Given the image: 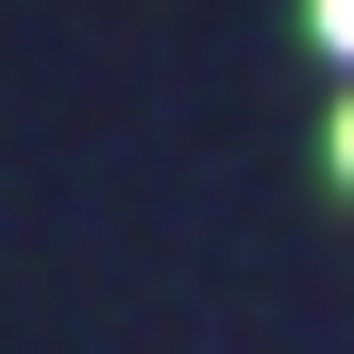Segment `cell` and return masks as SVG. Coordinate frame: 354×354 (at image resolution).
Returning a JSON list of instances; mask_svg holds the SVG:
<instances>
[{
    "label": "cell",
    "mask_w": 354,
    "mask_h": 354,
    "mask_svg": "<svg viewBox=\"0 0 354 354\" xmlns=\"http://www.w3.org/2000/svg\"><path fill=\"white\" fill-rule=\"evenodd\" d=\"M321 34H337V51H354V0H321Z\"/></svg>",
    "instance_id": "6da1fadb"
},
{
    "label": "cell",
    "mask_w": 354,
    "mask_h": 354,
    "mask_svg": "<svg viewBox=\"0 0 354 354\" xmlns=\"http://www.w3.org/2000/svg\"><path fill=\"white\" fill-rule=\"evenodd\" d=\"M337 169H354V118H337Z\"/></svg>",
    "instance_id": "7a4b0ae2"
}]
</instances>
